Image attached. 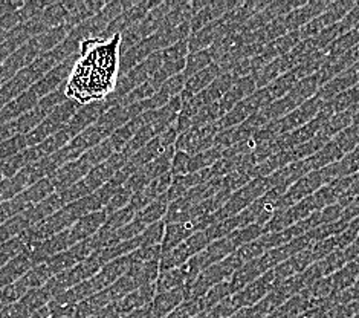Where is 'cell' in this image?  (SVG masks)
Here are the masks:
<instances>
[{"mask_svg": "<svg viewBox=\"0 0 359 318\" xmlns=\"http://www.w3.org/2000/svg\"><path fill=\"white\" fill-rule=\"evenodd\" d=\"M121 34L109 40L92 39L81 43L79 58L65 84L66 97L84 106L106 100L119 79Z\"/></svg>", "mask_w": 359, "mask_h": 318, "instance_id": "obj_1", "label": "cell"}, {"mask_svg": "<svg viewBox=\"0 0 359 318\" xmlns=\"http://www.w3.org/2000/svg\"><path fill=\"white\" fill-rule=\"evenodd\" d=\"M271 190V184H269V178H255L251 183H248L242 188H238L237 192L229 196V199L226 204L222 207L219 211L212 214L215 218V222H222L226 220L229 218L237 216L238 213H242L246 210L250 205H252L255 201L260 199V197Z\"/></svg>", "mask_w": 359, "mask_h": 318, "instance_id": "obj_2", "label": "cell"}, {"mask_svg": "<svg viewBox=\"0 0 359 318\" xmlns=\"http://www.w3.org/2000/svg\"><path fill=\"white\" fill-rule=\"evenodd\" d=\"M242 265L243 263L236 256V253L226 257L225 260L211 265L210 268L201 272V276L196 279L190 286H187V300L203 297L211 288H215L219 283H224L233 277V274L241 268Z\"/></svg>", "mask_w": 359, "mask_h": 318, "instance_id": "obj_3", "label": "cell"}, {"mask_svg": "<svg viewBox=\"0 0 359 318\" xmlns=\"http://www.w3.org/2000/svg\"><path fill=\"white\" fill-rule=\"evenodd\" d=\"M323 106H324V101L318 95H315L311 100L303 102L302 106H298L294 112H290L289 115L277 119V121L268 123L264 127L268 128L273 138H278L281 135L294 132L298 127L311 123L312 119L320 114Z\"/></svg>", "mask_w": 359, "mask_h": 318, "instance_id": "obj_4", "label": "cell"}, {"mask_svg": "<svg viewBox=\"0 0 359 318\" xmlns=\"http://www.w3.org/2000/svg\"><path fill=\"white\" fill-rule=\"evenodd\" d=\"M329 183H332V178L329 176L326 168L316 170L309 175L303 176L302 179H298L295 184L290 185L286 190V193L281 196V199L278 201V211L294 207L295 204L315 194L321 187H324Z\"/></svg>", "mask_w": 359, "mask_h": 318, "instance_id": "obj_5", "label": "cell"}, {"mask_svg": "<svg viewBox=\"0 0 359 318\" xmlns=\"http://www.w3.org/2000/svg\"><path fill=\"white\" fill-rule=\"evenodd\" d=\"M355 5V0H335V2H330L329 6L326 8V11L321 15H318L316 19L298 29V32H300V39L309 40L320 36L324 29L343 20L344 17L353 10Z\"/></svg>", "mask_w": 359, "mask_h": 318, "instance_id": "obj_6", "label": "cell"}, {"mask_svg": "<svg viewBox=\"0 0 359 318\" xmlns=\"http://www.w3.org/2000/svg\"><path fill=\"white\" fill-rule=\"evenodd\" d=\"M220 128L217 123L207 124L202 127H191L182 135H179V138L175 144V149L179 152H185L188 154H196L215 147V140Z\"/></svg>", "mask_w": 359, "mask_h": 318, "instance_id": "obj_7", "label": "cell"}, {"mask_svg": "<svg viewBox=\"0 0 359 318\" xmlns=\"http://www.w3.org/2000/svg\"><path fill=\"white\" fill-rule=\"evenodd\" d=\"M277 285H280V283L276 277V274H273V270H271L268 272H264L260 279L252 281L251 285H248L242 291H238L237 294L231 296V302H233L236 311H241L243 307H251L260 303Z\"/></svg>", "mask_w": 359, "mask_h": 318, "instance_id": "obj_8", "label": "cell"}, {"mask_svg": "<svg viewBox=\"0 0 359 318\" xmlns=\"http://www.w3.org/2000/svg\"><path fill=\"white\" fill-rule=\"evenodd\" d=\"M92 168L93 167L89 164V161L81 157L79 159L67 162L63 167H60L53 176H49V179L53 183L55 192H65L72 185L79 184L83 178H86Z\"/></svg>", "mask_w": 359, "mask_h": 318, "instance_id": "obj_9", "label": "cell"}, {"mask_svg": "<svg viewBox=\"0 0 359 318\" xmlns=\"http://www.w3.org/2000/svg\"><path fill=\"white\" fill-rule=\"evenodd\" d=\"M109 109L110 107L106 102V100L89 102V105L80 106V109L76 110V114L72 117V119L69 123H67V126L65 128L74 140L76 135H80L81 132L86 131L88 127H90L92 124H95Z\"/></svg>", "mask_w": 359, "mask_h": 318, "instance_id": "obj_10", "label": "cell"}, {"mask_svg": "<svg viewBox=\"0 0 359 318\" xmlns=\"http://www.w3.org/2000/svg\"><path fill=\"white\" fill-rule=\"evenodd\" d=\"M329 4L330 0H306L304 5L295 8L294 11H290L287 15L283 17V23L287 32L298 31L304 25L316 19V17L326 11Z\"/></svg>", "mask_w": 359, "mask_h": 318, "instance_id": "obj_11", "label": "cell"}, {"mask_svg": "<svg viewBox=\"0 0 359 318\" xmlns=\"http://www.w3.org/2000/svg\"><path fill=\"white\" fill-rule=\"evenodd\" d=\"M107 219V214L104 210L90 213L88 216L81 218L80 220H76L71 228H67V233H69L71 237V244L72 246L83 242L92 236H95L98 231L104 225V222Z\"/></svg>", "mask_w": 359, "mask_h": 318, "instance_id": "obj_12", "label": "cell"}, {"mask_svg": "<svg viewBox=\"0 0 359 318\" xmlns=\"http://www.w3.org/2000/svg\"><path fill=\"white\" fill-rule=\"evenodd\" d=\"M257 91V81H255V75H250V77H243V79H238L233 88H231L222 100L219 101V106L222 114H228V112L233 109L234 106H237L238 102L246 100L248 97H251L252 93Z\"/></svg>", "mask_w": 359, "mask_h": 318, "instance_id": "obj_13", "label": "cell"}, {"mask_svg": "<svg viewBox=\"0 0 359 318\" xmlns=\"http://www.w3.org/2000/svg\"><path fill=\"white\" fill-rule=\"evenodd\" d=\"M156 294H158L156 283H151V285H145V286L135 289L133 292H130L129 296H126L124 298H121L119 302H116L114 305L118 309V312L123 317H126L130 312L136 311V309L151 305L153 298L156 297Z\"/></svg>", "mask_w": 359, "mask_h": 318, "instance_id": "obj_14", "label": "cell"}, {"mask_svg": "<svg viewBox=\"0 0 359 318\" xmlns=\"http://www.w3.org/2000/svg\"><path fill=\"white\" fill-rule=\"evenodd\" d=\"M222 74L224 72H222L220 66L217 63H212L211 66L207 67V69H203L198 74H194L193 77H190V79H188L185 83V88L182 91V93L179 95L182 100V105L187 101H190L193 97L198 95V93H201L202 91L207 89L208 86Z\"/></svg>", "mask_w": 359, "mask_h": 318, "instance_id": "obj_15", "label": "cell"}, {"mask_svg": "<svg viewBox=\"0 0 359 318\" xmlns=\"http://www.w3.org/2000/svg\"><path fill=\"white\" fill-rule=\"evenodd\" d=\"M32 259L29 253L25 249L23 253H20L17 257H14L13 260L8 262L5 266L0 268V289H4L6 286L13 285V283L19 281L25 274H27L31 268H34Z\"/></svg>", "mask_w": 359, "mask_h": 318, "instance_id": "obj_16", "label": "cell"}, {"mask_svg": "<svg viewBox=\"0 0 359 318\" xmlns=\"http://www.w3.org/2000/svg\"><path fill=\"white\" fill-rule=\"evenodd\" d=\"M264 272H268V270L266 266H264L262 257L243 263L241 268L233 274V277L228 280L231 289H233V294H237L238 291H242L248 285H251L252 281L260 279Z\"/></svg>", "mask_w": 359, "mask_h": 318, "instance_id": "obj_17", "label": "cell"}, {"mask_svg": "<svg viewBox=\"0 0 359 318\" xmlns=\"http://www.w3.org/2000/svg\"><path fill=\"white\" fill-rule=\"evenodd\" d=\"M187 302V288H177L173 291L161 292L156 294L151 302V312L153 318H164L172 314L173 311Z\"/></svg>", "mask_w": 359, "mask_h": 318, "instance_id": "obj_18", "label": "cell"}, {"mask_svg": "<svg viewBox=\"0 0 359 318\" xmlns=\"http://www.w3.org/2000/svg\"><path fill=\"white\" fill-rule=\"evenodd\" d=\"M318 303L320 302H315V300L309 296L307 289H304L303 292H300V294L289 298L285 305H281L266 318H298Z\"/></svg>", "mask_w": 359, "mask_h": 318, "instance_id": "obj_19", "label": "cell"}, {"mask_svg": "<svg viewBox=\"0 0 359 318\" xmlns=\"http://www.w3.org/2000/svg\"><path fill=\"white\" fill-rule=\"evenodd\" d=\"M300 41H302L300 32H298V31L287 32V34H285V36H281L273 41L268 43V45H264L263 49H262V53H260V57L266 63H271L276 58L290 53V51H292Z\"/></svg>", "mask_w": 359, "mask_h": 318, "instance_id": "obj_20", "label": "cell"}, {"mask_svg": "<svg viewBox=\"0 0 359 318\" xmlns=\"http://www.w3.org/2000/svg\"><path fill=\"white\" fill-rule=\"evenodd\" d=\"M346 157L341 150L335 141H329L326 145L321 150L316 152L315 154H312L311 158H307V162H309L311 170L316 171V170H321V168H326L332 164H335V162L341 161Z\"/></svg>", "mask_w": 359, "mask_h": 318, "instance_id": "obj_21", "label": "cell"}, {"mask_svg": "<svg viewBox=\"0 0 359 318\" xmlns=\"http://www.w3.org/2000/svg\"><path fill=\"white\" fill-rule=\"evenodd\" d=\"M188 285H190V277H188V272L185 270V266L182 265L181 268L161 272L156 280V291L158 294H161V292L173 291Z\"/></svg>", "mask_w": 359, "mask_h": 318, "instance_id": "obj_22", "label": "cell"}, {"mask_svg": "<svg viewBox=\"0 0 359 318\" xmlns=\"http://www.w3.org/2000/svg\"><path fill=\"white\" fill-rule=\"evenodd\" d=\"M129 276L135 280L138 288L156 283L161 274V260H153L149 263H135L130 266Z\"/></svg>", "mask_w": 359, "mask_h": 318, "instance_id": "obj_23", "label": "cell"}, {"mask_svg": "<svg viewBox=\"0 0 359 318\" xmlns=\"http://www.w3.org/2000/svg\"><path fill=\"white\" fill-rule=\"evenodd\" d=\"M109 305H112V302H110V298L106 294V291H101V292H98V294L83 300V302L76 305L75 318L98 317Z\"/></svg>", "mask_w": 359, "mask_h": 318, "instance_id": "obj_24", "label": "cell"}, {"mask_svg": "<svg viewBox=\"0 0 359 318\" xmlns=\"http://www.w3.org/2000/svg\"><path fill=\"white\" fill-rule=\"evenodd\" d=\"M332 285H333V294H339L348 288H352L355 283L359 280V265L355 262H348L344 268H341L335 274H332Z\"/></svg>", "mask_w": 359, "mask_h": 318, "instance_id": "obj_25", "label": "cell"}, {"mask_svg": "<svg viewBox=\"0 0 359 318\" xmlns=\"http://www.w3.org/2000/svg\"><path fill=\"white\" fill-rule=\"evenodd\" d=\"M170 207V201L167 199V196H161L156 201H153L150 205H147L144 210H141L138 214H136V219H140L145 227H150L153 223L164 220L165 214Z\"/></svg>", "mask_w": 359, "mask_h": 318, "instance_id": "obj_26", "label": "cell"}, {"mask_svg": "<svg viewBox=\"0 0 359 318\" xmlns=\"http://www.w3.org/2000/svg\"><path fill=\"white\" fill-rule=\"evenodd\" d=\"M53 277H54L53 272L49 271L46 263H40L37 266H34V268H31L27 274H25V276L19 280V283L23 286L25 291L29 292L32 289L45 286Z\"/></svg>", "mask_w": 359, "mask_h": 318, "instance_id": "obj_27", "label": "cell"}, {"mask_svg": "<svg viewBox=\"0 0 359 318\" xmlns=\"http://www.w3.org/2000/svg\"><path fill=\"white\" fill-rule=\"evenodd\" d=\"M136 214H138V211H136L129 204L126 208L109 214L104 225H102L100 231H102V233H114V231L121 230L123 227L129 225V223L136 218Z\"/></svg>", "mask_w": 359, "mask_h": 318, "instance_id": "obj_28", "label": "cell"}, {"mask_svg": "<svg viewBox=\"0 0 359 318\" xmlns=\"http://www.w3.org/2000/svg\"><path fill=\"white\" fill-rule=\"evenodd\" d=\"M353 126V107L344 110V112H338V114L333 115L326 126L323 127V133L327 136V138L333 140L338 133L346 131L347 127Z\"/></svg>", "mask_w": 359, "mask_h": 318, "instance_id": "obj_29", "label": "cell"}, {"mask_svg": "<svg viewBox=\"0 0 359 318\" xmlns=\"http://www.w3.org/2000/svg\"><path fill=\"white\" fill-rule=\"evenodd\" d=\"M212 63H215V60H212V57H211L210 49L199 51V53H190L187 57V62H185V69H184L185 79L188 80L194 74L207 69V67L211 66Z\"/></svg>", "mask_w": 359, "mask_h": 318, "instance_id": "obj_30", "label": "cell"}, {"mask_svg": "<svg viewBox=\"0 0 359 318\" xmlns=\"http://www.w3.org/2000/svg\"><path fill=\"white\" fill-rule=\"evenodd\" d=\"M222 157H224V150L217 147H211L205 152L193 154L190 159V173L211 168L219 159H222Z\"/></svg>", "mask_w": 359, "mask_h": 318, "instance_id": "obj_31", "label": "cell"}, {"mask_svg": "<svg viewBox=\"0 0 359 318\" xmlns=\"http://www.w3.org/2000/svg\"><path fill=\"white\" fill-rule=\"evenodd\" d=\"M135 289H138V285H136L135 280L129 276V274H126L119 280H116L112 286H109L106 291V294L109 296L110 302L116 303L119 300L124 298L126 296H129L130 292H133Z\"/></svg>", "mask_w": 359, "mask_h": 318, "instance_id": "obj_32", "label": "cell"}, {"mask_svg": "<svg viewBox=\"0 0 359 318\" xmlns=\"http://www.w3.org/2000/svg\"><path fill=\"white\" fill-rule=\"evenodd\" d=\"M165 234V222L161 220L153 223V225L145 228L142 233L136 237L141 246H155V245H161L162 244V239H164Z\"/></svg>", "mask_w": 359, "mask_h": 318, "instance_id": "obj_33", "label": "cell"}, {"mask_svg": "<svg viewBox=\"0 0 359 318\" xmlns=\"http://www.w3.org/2000/svg\"><path fill=\"white\" fill-rule=\"evenodd\" d=\"M333 141L337 143L338 147L343 150L344 154L353 152L359 145V127L356 124L347 127L346 131L338 133Z\"/></svg>", "mask_w": 359, "mask_h": 318, "instance_id": "obj_34", "label": "cell"}, {"mask_svg": "<svg viewBox=\"0 0 359 318\" xmlns=\"http://www.w3.org/2000/svg\"><path fill=\"white\" fill-rule=\"evenodd\" d=\"M318 262L321 263L324 276H326V277L332 276V274H335L341 268H344V266L348 263L347 259H346L344 249H337L335 253H332L330 256L324 257L323 260H318Z\"/></svg>", "mask_w": 359, "mask_h": 318, "instance_id": "obj_35", "label": "cell"}, {"mask_svg": "<svg viewBox=\"0 0 359 318\" xmlns=\"http://www.w3.org/2000/svg\"><path fill=\"white\" fill-rule=\"evenodd\" d=\"M132 265L135 263H149L153 260H161L162 257V248L161 245L155 246H141L138 249H135L132 254H129Z\"/></svg>", "mask_w": 359, "mask_h": 318, "instance_id": "obj_36", "label": "cell"}, {"mask_svg": "<svg viewBox=\"0 0 359 318\" xmlns=\"http://www.w3.org/2000/svg\"><path fill=\"white\" fill-rule=\"evenodd\" d=\"M132 197H133V193L129 190V188H126V187L123 185L121 188H119V190H116V193H115L112 197H110L109 204L106 205L104 211H106L107 216H109V214H112V213L118 211V210L126 208L127 205L130 204Z\"/></svg>", "mask_w": 359, "mask_h": 318, "instance_id": "obj_37", "label": "cell"}, {"mask_svg": "<svg viewBox=\"0 0 359 318\" xmlns=\"http://www.w3.org/2000/svg\"><path fill=\"white\" fill-rule=\"evenodd\" d=\"M268 251L264 249V246L262 245L260 240H254V242L251 244H246L243 246H241L236 251V256L241 259L242 263H246V262H251L254 259H259V257H262L263 254H266Z\"/></svg>", "mask_w": 359, "mask_h": 318, "instance_id": "obj_38", "label": "cell"}, {"mask_svg": "<svg viewBox=\"0 0 359 318\" xmlns=\"http://www.w3.org/2000/svg\"><path fill=\"white\" fill-rule=\"evenodd\" d=\"M190 159H191V154H188L185 152H179L175 149L172 168H170V173L173 175V178L185 176L190 173Z\"/></svg>", "mask_w": 359, "mask_h": 318, "instance_id": "obj_39", "label": "cell"}, {"mask_svg": "<svg viewBox=\"0 0 359 318\" xmlns=\"http://www.w3.org/2000/svg\"><path fill=\"white\" fill-rule=\"evenodd\" d=\"M50 318H75L76 305H58L50 302L48 305Z\"/></svg>", "mask_w": 359, "mask_h": 318, "instance_id": "obj_40", "label": "cell"}, {"mask_svg": "<svg viewBox=\"0 0 359 318\" xmlns=\"http://www.w3.org/2000/svg\"><path fill=\"white\" fill-rule=\"evenodd\" d=\"M25 2H20V0H0V17L5 14L14 13L17 10H20Z\"/></svg>", "mask_w": 359, "mask_h": 318, "instance_id": "obj_41", "label": "cell"}, {"mask_svg": "<svg viewBox=\"0 0 359 318\" xmlns=\"http://www.w3.org/2000/svg\"><path fill=\"white\" fill-rule=\"evenodd\" d=\"M124 318H153V312H151V305L144 306L136 309V311L130 312L129 315H126Z\"/></svg>", "mask_w": 359, "mask_h": 318, "instance_id": "obj_42", "label": "cell"}, {"mask_svg": "<svg viewBox=\"0 0 359 318\" xmlns=\"http://www.w3.org/2000/svg\"><path fill=\"white\" fill-rule=\"evenodd\" d=\"M98 317H100V318H124L121 314L118 312V309L115 307L114 303L109 305V306L104 309V311H102Z\"/></svg>", "mask_w": 359, "mask_h": 318, "instance_id": "obj_43", "label": "cell"}, {"mask_svg": "<svg viewBox=\"0 0 359 318\" xmlns=\"http://www.w3.org/2000/svg\"><path fill=\"white\" fill-rule=\"evenodd\" d=\"M28 318H50V312H49V307L48 306H45V307H41V309H39L37 312H34L32 315H29Z\"/></svg>", "mask_w": 359, "mask_h": 318, "instance_id": "obj_44", "label": "cell"}, {"mask_svg": "<svg viewBox=\"0 0 359 318\" xmlns=\"http://www.w3.org/2000/svg\"><path fill=\"white\" fill-rule=\"evenodd\" d=\"M356 126H358V127H359V124H356Z\"/></svg>", "mask_w": 359, "mask_h": 318, "instance_id": "obj_45", "label": "cell"}]
</instances>
